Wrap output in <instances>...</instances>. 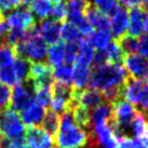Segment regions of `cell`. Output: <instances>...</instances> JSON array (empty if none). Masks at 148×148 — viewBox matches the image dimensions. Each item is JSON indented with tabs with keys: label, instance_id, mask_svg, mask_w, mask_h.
<instances>
[{
	"label": "cell",
	"instance_id": "obj_47",
	"mask_svg": "<svg viewBox=\"0 0 148 148\" xmlns=\"http://www.w3.org/2000/svg\"><path fill=\"white\" fill-rule=\"evenodd\" d=\"M146 120H147V123H148V110H147V118H146Z\"/></svg>",
	"mask_w": 148,
	"mask_h": 148
},
{
	"label": "cell",
	"instance_id": "obj_12",
	"mask_svg": "<svg viewBox=\"0 0 148 148\" xmlns=\"http://www.w3.org/2000/svg\"><path fill=\"white\" fill-rule=\"evenodd\" d=\"M25 140L29 148H51L52 137L39 127H29L25 132Z\"/></svg>",
	"mask_w": 148,
	"mask_h": 148
},
{
	"label": "cell",
	"instance_id": "obj_1",
	"mask_svg": "<svg viewBox=\"0 0 148 148\" xmlns=\"http://www.w3.org/2000/svg\"><path fill=\"white\" fill-rule=\"evenodd\" d=\"M127 80V74L120 64L106 63L95 67L91 73L90 89L99 91L106 102L114 104L122 99V89Z\"/></svg>",
	"mask_w": 148,
	"mask_h": 148
},
{
	"label": "cell",
	"instance_id": "obj_44",
	"mask_svg": "<svg viewBox=\"0 0 148 148\" xmlns=\"http://www.w3.org/2000/svg\"><path fill=\"white\" fill-rule=\"evenodd\" d=\"M35 1H37V0H22V3H25V4H32V3H34Z\"/></svg>",
	"mask_w": 148,
	"mask_h": 148
},
{
	"label": "cell",
	"instance_id": "obj_46",
	"mask_svg": "<svg viewBox=\"0 0 148 148\" xmlns=\"http://www.w3.org/2000/svg\"><path fill=\"white\" fill-rule=\"evenodd\" d=\"M13 1V4H14V7H17L20 3H22V0H12Z\"/></svg>",
	"mask_w": 148,
	"mask_h": 148
},
{
	"label": "cell",
	"instance_id": "obj_50",
	"mask_svg": "<svg viewBox=\"0 0 148 148\" xmlns=\"http://www.w3.org/2000/svg\"><path fill=\"white\" fill-rule=\"evenodd\" d=\"M119 148H121V147H119Z\"/></svg>",
	"mask_w": 148,
	"mask_h": 148
},
{
	"label": "cell",
	"instance_id": "obj_45",
	"mask_svg": "<svg viewBox=\"0 0 148 148\" xmlns=\"http://www.w3.org/2000/svg\"><path fill=\"white\" fill-rule=\"evenodd\" d=\"M51 2H55V3H64L65 1H68V0H50Z\"/></svg>",
	"mask_w": 148,
	"mask_h": 148
},
{
	"label": "cell",
	"instance_id": "obj_29",
	"mask_svg": "<svg viewBox=\"0 0 148 148\" xmlns=\"http://www.w3.org/2000/svg\"><path fill=\"white\" fill-rule=\"evenodd\" d=\"M104 53H105V56H106V60L108 63L119 64L123 60L124 52L120 43H118V42L111 41L110 45L104 50Z\"/></svg>",
	"mask_w": 148,
	"mask_h": 148
},
{
	"label": "cell",
	"instance_id": "obj_37",
	"mask_svg": "<svg viewBox=\"0 0 148 148\" xmlns=\"http://www.w3.org/2000/svg\"><path fill=\"white\" fill-rule=\"evenodd\" d=\"M137 54L148 58V35L140 36L137 39Z\"/></svg>",
	"mask_w": 148,
	"mask_h": 148
},
{
	"label": "cell",
	"instance_id": "obj_33",
	"mask_svg": "<svg viewBox=\"0 0 148 148\" xmlns=\"http://www.w3.org/2000/svg\"><path fill=\"white\" fill-rule=\"evenodd\" d=\"M86 1L89 2V4H93L94 8L99 9V11H102L105 14H110L118 7L117 0H86Z\"/></svg>",
	"mask_w": 148,
	"mask_h": 148
},
{
	"label": "cell",
	"instance_id": "obj_13",
	"mask_svg": "<svg viewBox=\"0 0 148 148\" xmlns=\"http://www.w3.org/2000/svg\"><path fill=\"white\" fill-rule=\"evenodd\" d=\"M127 14H129V25H127L129 36H132L134 38L143 36L144 20L146 15L145 11L140 7H135V8H131Z\"/></svg>",
	"mask_w": 148,
	"mask_h": 148
},
{
	"label": "cell",
	"instance_id": "obj_24",
	"mask_svg": "<svg viewBox=\"0 0 148 148\" xmlns=\"http://www.w3.org/2000/svg\"><path fill=\"white\" fill-rule=\"evenodd\" d=\"M42 127L51 137L56 135L60 127V117L56 112H54L52 109H48L45 111V115L42 120Z\"/></svg>",
	"mask_w": 148,
	"mask_h": 148
},
{
	"label": "cell",
	"instance_id": "obj_22",
	"mask_svg": "<svg viewBox=\"0 0 148 148\" xmlns=\"http://www.w3.org/2000/svg\"><path fill=\"white\" fill-rule=\"evenodd\" d=\"M82 34L80 33L79 28L70 22H66L61 25V39L65 43H76L83 40Z\"/></svg>",
	"mask_w": 148,
	"mask_h": 148
},
{
	"label": "cell",
	"instance_id": "obj_32",
	"mask_svg": "<svg viewBox=\"0 0 148 148\" xmlns=\"http://www.w3.org/2000/svg\"><path fill=\"white\" fill-rule=\"evenodd\" d=\"M34 94H35L34 95L35 102L38 105H40L43 108L50 106L51 99H52L51 88H36L34 89Z\"/></svg>",
	"mask_w": 148,
	"mask_h": 148
},
{
	"label": "cell",
	"instance_id": "obj_21",
	"mask_svg": "<svg viewBox=\"0 0 148 148\" xmlns=\"http://www.w3.org/2000/svg\"><path fill=\"white\" fill-rule=\"evenodd\" d=\"M47 60L49 62V65L53 68L65 64V43L58 41L54 45H51V47L48 48Z\"/></svg>",
	"mask_w": 148,
	"mask_h": 148
},
{
	"label": "cell",
	"instance_id": "obj_6",
	"mask_svg": "<svg viewBox=\"0 0 148 148\" xmlns=\"http://www.w3.org/2000/svg\"><path fill=\"white\" fill-rule=\"evenodd\" d=\"M4 20L10 29L30 30L35 27V17L27 8H14L7 13Z\"/></svg>",
	"mask_w": 148,
	"mask_h": 148
},
{
	"label": "cell",
	"instance_id": "obj_51",
	"mask_svg": "<svg viewBox=\"0 0 148 148\" xmlns=\"http://www.w3.org/2000/svg\"><path fill=\"white\" fill-rule=\"evenodd\" d=\"M120 1H121V0H120Z\"/></svg>",
	"mask_w": 148,
	"mask_h": 148
},
{
	"label": "cell",
	"instance_id": "obj_38",
	"mask_svg": "<svg viewBox=\"0 0 148 148\" xmlns=\"http://www.w3.org/2000/svg\"><path fill=\"white\" fill-rule=\"evenodd\" d=\"M14 8L12 0H0V13H8Z\"/></svg>",
	"mask_w": 148,
	"mask_h": 148
},
{
	"label": "cell",
	"instance_id": "obj_48",
	"mask_svg": "<svg viewBox=\"0 0 148 148\" xmlns=\"http://www.w3.org/2000/svg\"><path fill=\"white\" fill-rule=\"evenodd\" d=\"M51 148H60V147H58V146H54V147H51Z\"/></svg>",
	"mask_w": 148,
	"mask_h": 148
},
{
	"label": "cell",
	"instance_id": "obj_2",
	"mask_svg": "<svg viewBox=\"0 0 148 148\" xmlns=\"http://www.w3.org/2000/svg\"><path fill=\"white\" fill-rule=\"evenodd\" d=\"M89 134L75 122L71 112L63 114L60 119L58 133L54 136L60 148H83L86 145Z\"/></svg>",
	"mask_w": 148,
	"mask_h": 148
},
{
	"label": "cell",
	"instance_id": "obj_20",
	"mask_svg": "<svg viewBox=\"0 0 148 148\" xmlns=\"http://www.w3.org/2000/svg\"><path fill=\"white\" fill-rule=\"evenodd\" d=\"M86 17L92 26V28H95L96 30H109V18L99 9H88V11L86 12Z\"/></svg>",
	"mask_w": 148,
	"mask_h": 148
},
{
	"label": "cell",
	"instance_id": "obj_35",
	"mask_svg": "<svg viewBox=\"0 0 148 148\" xmlns=\"http://www.w3.org/2000/svg\"><path fill=\"white\" fill-rule=\"evenodd\" d=\"M11 95H12V90L10 89V86L0 83V107L8 108L10 106Z\"/></svg>",
	"mask_w": 148,
	"mask_h": 148
},
{
	"label": "cell",
	"instance_id": "obj_18",
	"mask_svg": "<svg viewBox=\"0 0 148 148\" xmlns=\"http://www.w3.org/2000/svg\"><path fill=\"white\" fill-rule=\"evenodd\" d=\"M111 111H112V104L108 102H104L97 107L93 108L90 112V123L91 127L101 123H106L111 118Z\"/></svg>",
	"mask_w": 148,
	"mask_h": 148
},
{
	"label": "cell",
	"instance_id": "obj_19",
	"mask_svg": "<svg viewBox=\"0 0 148 148\" xmlns=\"http://www.w3.org/2000/svg\"><path fill=\"white\" fill-rule=\"evenodd\" d=\"M86 41L96 51H104L112 41L109 30H95L86 37Z\"/></svg>",
	"mask_w": 148,
	"mask_h": 148
},
{
	"label": "cell",
	"instance_id": "obj_42",
	"mask_svg": "<svg viewBox=\"0 0 148 148\" xmlns=\"http://www.w3.org/2000/svg\"><path fill=\"white\" fill-rule=\"evenodd\" d=\"M144 33L146 35H148V13L145 15V20H144Z\"/></svg>",
	"mask_w": 148,
	"mask_h": 148
},
{
	"label": "cell",
	"instance_id": "obj_8",
	"mask_svg": "<svg viewBox=\"0 0 148 148\" xmlns=\"http://www.w3.org/2000/svg\"><path fill=\"white\" fill-rule=\"evenodd\" d=\"M124 69L132 79L148 78V58L137 53L127 54L123 58Z\"/></svg>",
	"mask_w": 148,
	"mask_h": 148
},
{
	"label": "cell",
	"instance_id": "obj_34",
	"mask_svg": "<svg viewBox=\"0 0 148 148\" xmlns=\"http://www.w3.org/2000/svg\"><path fill=\"white\" fill-rule=\"evenodd\" d=\"M120 45L124 53H135L137 50V38H134L132 36H124L123 38H121Z\"/></svg>",
	"mask_w": 148,
	"mask_h": 148
},
{
	"label": "cell",
	"instance_id": "obj_43",
	"mask_svg": "<svg viewBox=\"0 0 148 148\" xmlns=\"http://www.w3.org/2000/svg\"><path fill=\"white\" fill-rule=\"evenodd\" d=\"M142 5H143V10L144 11H148V0H143Z\"/></svg>",
	"mask_w": 148,
	"mask_h": 148
},
{
	"label": "cell",
	"instance_id": "obj_27",
	"mask_svg": "<svg viewBox=\"0 0 148 148\" xmlns=\"http://www.w3.org/2000/svg\"><path fill=\"white\" fill-rule=\"evenodd\" d=\"M148 132V123L143 112L137 111L135 118L131 123V137H140Z\"/></svg>",
	"mask_w": 148,
	"mask_h": 148
},
{
	"label": "cell",
	"instance_id": "obj_39",
	"mask_svg": "<svg viewBox=\"0 0 148 148\" xmlns=\"http://www.w3.org/2000/svg\"><path fill=\"white\" fill-rule=\"evenodd\" d=\"M9 148H29V147L28 145L26 144L25 137H21V138L10 140V146H9Z\"/></svg>",
	"mask_w": 148,
	"mask_h": 148
},
{
	"label": "cell",
	"instance_id": "obj_40",
	"mask_svg": "<svg viewBox=\"0 0 148 148\" xmlns=\"http://www.w3.org/2000/svg\"><path fill=\"white\" fill-rule=\"evenodd\" d=\"M9 30H10V28H9L4 17H0V39H5Z\"/></svg>",
	"mask_w": 148,
	"mask_h": 148
},
{
	"label": "cell",
	"instance_id": "obj_23",
	"mask_svg": "<svg viewBox=\"0 0 148 148\" xmlns=\"http://www.w3.org/2000/svg\"><path fill=\"white\" fill-rule=\"evenodd\" d=\"M95 51L89 45L86 40H81L77 45V58L75 64H81V65L90 66L93 62Z\"/></svg>",
	"mask_w": 148,
	"mask_h": 148
},
{
	"label": "cell",
	"instance_id": "obj_30",
	"mask_svg": "<svg viewBox=\"0 0 148 148\" xmlns=\"http://www.w3.org/2000/svg\"><path fill=\"white\" fill-rule=\"evenodd\" d=\"M15 58V51L12 45L5 42H0V68L12 65Z\"/></svg>",
	"mask_w": 148,
	"mask_h": 148
},
{
	"label": "cell",
	"instance_id": "obj_3",
	"mask_svg": "<svg viewBox=\"0 0 148 148\" xmlns=\"http://www.w3.org/2000/svg\"><path fill=\"white\" fill-rule=\"evenodd\" d=\"M15 53L33 63H43L48 54V45L38 36L36 26L29 30L25 40L15 45Z\"/></svg>",
	"mask_w": 148,
	"mask_h": 148
},
{
	"label": "cell",
	"instance_id": "obj_14",
	"mask_svg": "<svg viewBox=\"0 0 148 148\" xmlns=\"http://www.w3.org/2000/svg\"><path fill=\"white\" fill-rule=\"evenodd\" d=\"M45 115V108L34 102L26 109L21 111V119L23 123L27 124L28 127H38L41 124Z\"/></svg>",
	"mask_w": 148,
	"mask_h": 148
},
{
	"label": "cell",
	"instance_id": "obj_10",
	"mask_svg": "<svg viewBox=\"0 0 148 148\" xmlns=\"http://www.w3.org/2000/svg\"><path fill=\"white\" fill-rule=\"evenodd\" d=\"M29 78L33 81V88H51L53 84L52 68L45 63H34L30 66Z\"/></svg>",
	"mask_w": 148,
	"mask_h": 148
},
{
	"label": "cell",
	"instance_id": "obj_7",
	"mask_svg": "<svg viewBox=\"0 0 148 148\" xmlns=\"http://www.w3.org/2000/svg\"><path fill=\"white\" fill-rule=\"evenodd\" d=\"M34 88L30 84L20 83L14 86L11 95L10 107L14 111H23L35 102L34 97Z\"/></svg>",
	"mask_w": 148,
	"mask_h": 148
},
{
	"label": "cell",
	"instance_id": "obj_41",
	"mask_svg": "<svg viewBox=\"0 0 148 148\" xmlns=\"http://www.w3.org/2000/svg\"><path fill=\"white\" fill-rule=\"evenodd\" d=\"M121 2L129 8H135V7H140L143 0H121Z\"/></svg>",
	"mask_w": 148,
	"mask_h": 148
},
{
	"label": "cell",
	"instance_id": "obj_9",
	"mask_svg": "<svg viewBox=\"0 0 148 148\" xmlns=\"http://www.w3.org/2000/svg\"><path fill=\"white\" fill-rule=\"evenodd\" d=\"M109 18V32L111 36L118 39H121L127 33V25H129V14L125 8L117 7L114 12L110 13Z\"/></svg>",
	"mask_w": 148,
	"mask_h": 148
},
{
	"label": "cell",
	"instance_id": "obj_31",
	"mask_svg": "<svg viewBox=\"0 0 148 148\" xmlns=\"http://www.w3.org/2000/svg\"><path fill=\"white\" fill-rule=\"evenodd\" d=\"M0 83L8 86H15L20 84L12 65L0 68Z\"/></svg>",
	"mask_w": 148,
	"mask_h": 148
},
{
	"label": "cell",
	"instance_id": "obj_26",
	"mask_svg": "<svg viewBox=\"0 0 148 148\" xmlns=\"http://www.w3.org/2000/svg\"><path fill=\"white\" fill-rule=\"evenodd\" d=\"M52 75H53V79H55V82L71 86L73 66L69 64H62L58 67H54L52 70Z\"/></svg>",
	"mask_w": 148,
	"mask_h": 148
},
{
	"label": "cell",
	"instance_id": "obj_4",
	"mask_svg": "<svg viewBox=\"0 0 148 148\" xmlns=\"http://www.w3.org/2000/svg\"><path fill=\"white\" fill-rule=\"evenodd\" d=\"M122 96L136 109L145 114L148 110V80L131 79L127 80L122 89Z\"/></svg>",
	"mask_w": 148,
	"mask_h": 148
},
{
	"label": "cell",
	"instance_id": "obj_17",
	"mask_svg": "<svg viewBox=\"0 0 148 148\" xmlns=\"http://www.w3.org/2000/svg\"><path fill=\"white\" fill-rule=\"evenodd\" d=\"M78 102L80 106L86 108L88 110H92L93 108L104 103L105 99L99 91L94 89H86L79 92Z\"/></svg>",
	"mask_w": 148,
	"mask_h": 148
},
{
	"label": "cell",
	"instance_id": "obj_16",
	"mask_svg": "<svg viewBox=\"0 0 148 148\" xmlns=\"http://www.w3.org/2000/svg\"><path fill=\"white\" fill-rule=\"evenodd\" d=\"M91 70L90 66L81 65V64H75L73 67V77H71V84L73 88L76 90H84L91 78Z\"/></svg>",
	"mask_w": 148,
	"mask_h": 148
},
{
	"label": "cell",
	"instance_id": "obj_25",
	"mask_svg": "<svg viewBox=\"0 0 148 148\" xmlns=\"http://www.w3.org/2000/svg\"><path fill=\"white\" fill-rule=\"evenodd\" d=\"M30 62L25 60L23 58H16L14 60V62L12 63V67L15 75L17 77V80L20 83H23L25 81H27L29 79V74H30Z\"/></svg>",
	"mask_w": 148,
	"mask_h": 148
},
{
	"label": "cell",
	"instance_id": "obj_49",
	"mask_svg": "<svg viewBox=\"0 0 148 148\" xmlns=\"http://www.w3.org/2000/svg\"><path fill=\"white\" fill-rule=\"evenodd\" d=\"M0 114H1V110H0Z\"/></svg>",
	"mask_w": 148,
	"mask_h": 148
},
{
	"label": "cell",
	"instance_id": "obj_15",
	"mask_svg": "<svg viewBox=\"0 0 148 148\" xmlns=\"http://www.w3.org/2000/svg\"><path fill=\"white\" fill-rule=\"evenodd\" d=\"M89 9V2L86 0H68L66 4L68 22L73 24H77L86 17V12Z\"/></svg>",
	"mask_w": 148,
	"mask_h": 148
},
{
	"label": "cell",
	"instance_id": "obj_5",
	"mask_svg": "<svg viewBox=\"0 0 148 148\" xmlns=\"http://www.w3.org/2000/svg\"><path fill=\"white\" fill-rule=\"evenodd\" d=\"M25 124L16 111L5 108L0 114V135L11 140L25 137Z\"/></svg>",
	"mask_w": 148,
	"mask_h": 148
},
{
	"label": "cell",
	"instance_id": "obj_11",
	"mask_svg": "<svg viewBox=\"0 0 148 148\" xmlns=\"http://www.w3.org/2000/svg\"><path fill=\"white\" fill-rule=\"evenodd\" d=\"M38 36L47 45H54L61 39V24L52 18L42 20L36 27Z\"/></svg>",
	"mask_w": 148,
	"mask_h": 148
},
{
	"label": "cell",
	"instance_id": "obj_36",
	"mask_svg": "<svg viewBox=\"0 0 148 148\" xmlns=\"http://www.w3.org/2000/svg\"><path fill=\"white\" fill-rule=\"evenodd\" d=\"M67 15V10H66V4L64 3H55V5L52 7V11L50 16L52 20L56 22H60L64 20Z\"/></svg>",
	"mask_w": 148,
	"mask_h": 148
},
{
	"label": "cell",
	"instance_id": "obj_28",
	"mask_svg": "<svg viewBox=\"0 0 148 148\" xmlns=\"http://www.w3.org/2000/svg\"><path fill=\"white\" fill-rule=\"evenodd\" d=\"M52 2L50 0H37L32 3V13L34 17H37L39 20H45L50 17L52 11Z\"/></svg>",
	"mask_w": 148,
	"mask_h": 148
}]
</instances>
